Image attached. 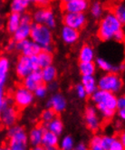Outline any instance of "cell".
<instances>
[{"mask_svg":"<svg viewBox=\"0 0 125 150\" xmlns=\"http://www.w3.org/2000/svg\"><path fill=\"white\" fill-rule=\"evenodd\" d=\"M91 99L96 105V109L106 119H111L118 108L117 96L113 93L97 89L91 95Z\"/></svg>","mask_w":125,"mask_h":150,"instance_id":"cell-1","label":"cell"},{"mask_svg":"<svg viewBox=\"0 0 125 150\" xmlns=\"http://www.w3.org/2000/svg\"><path fill=\"white\" fill-rule=\"evenodd\" d=\"M123 29V25L112 11L103 14L98 24L97 37L103 42L113 40L115 35Z\"/></svg>","mask_w":125,"mask_h":150,"instance_id":"cell-2","label":"cell"},{"mask_svg":"<svg viewBox=\"0 0 125 150\" xmlns=\"http://www.w3.org/2000/svg\"><path fill=\"white\" fill-rule=\"evenodd\" d=\"M30 38L37 43L42 50L52 52L53 50V31L47 26L33 23Z\"/></svg>","mask_w":125,"mask_h":150,"instance_id":"cell-3","label":"cell"},{"mask_svg":"<svg viewBox=\"0 0 125 150\" xmlns=\"http://www.w3.org/2000/svg\"><path fill=\"white\" fill-rule=\"evenodd\" d=\"M40 65L38 62L37 56H23L21 55L16 60L15 67V74L19 79H22L28 76L33 71H37V70H40Z\"/></svg>","mask_w":125,"mask_h":150,"instance_id":"cell-4","label":"cell"},{"mask_svg":"<svg viewBox=\"0 0 125 150\" xmlns=\"http://www.w3.org/2000/svg\"><path fill=\"white\" fill-rule=\"evenodd\" d=\"M98 89L113 94L119 93L123 87V81L118 73H105L97 79Z\"/></svg>","mask_w":125,"mask_h":150,"instance_id":"cell-5","label":"cell"},{"mask_svg":"<svg viewBox=\"0 0 125 150\" xmlns=\"http://www.w3.org/2000/svg\"><path fill=\"white\" fill-rule=\"evenodd\" d=\"M9 138V150H26L28 136L25 129L20 126H12L7 133Z\"/></svg>","mask_w":125,"mask_h":150,"instance_id":"cell-6","label":"cell"},{"mask_svg":"<svg viewBox=\"0 0 125 150\" xmlns=\"http://www.w3.org/2000/svg\"><path fill=\"white\" fill-rule=\"evenodd\" d=\"M33 23L44 25L50 29L55 28L57 20L55 14L49 6L47 7H37L32 14Z\"/></svg>","mask_w":125,"mask_h":150,"instance_id":"cell-7","label":"cell"},{"mask_svg":"<svg viewBox=\"0 0 125 150\" xmlns=\"http://www.w3.org/2000/svg\"><path fill=\"white\" fill-rule=\"evenodd\" d=\"M34 92L27 89L23 85L15 87L13 92V102L18 108L24 109L34 102Z\"/></svg>","mask_w":125,"mask_h":150,"instance_id":"cell-8","label":"cell"},{"mask_svg":"<svg viewBox=\"0 0 125 150\" xmlns=\"http://www.w3.org/2000/svg\"><path fill=\"white\" fill-rule=\"evenodd\" d=\"M33 25V18L32 15L29 13H24L21 15V23L15 33L13 34V40L18 42L21 40H25L30 38L31 29Z\"/></svg>","mask_w":125,"mask_h":150,"instance_id":"cell-9","label":"cell"},{"mask_svg":"<svg viewBox=\"0 0 125 150\" xmlns=\"http://www.w3.org/2000/svg\"><path fill=\"white\" fill-rule=\"evenodd\" d=\"M0 117L2 124L7 127L14 126L17 119V110L14 107L13 102L10 98H6L2 108L0 109Z\"/></svg>","mask_w":125,"mask_h":150,"instance_id":"cell-10","label":"cell"},{"mask_svg":"<svg viewBox=\"0 0 125 150\" xmlns=\"http://www.w3.org/2000/svg\"><path fill=\"white\" fill-rule=\"evenodd\" d=\"M87 22L88 17L85 13H64L62 15V24L78 31L84 29Z\"/></svg>","mask_w":125,"mask_h":150,"instance_id":"cell-11","label":"cell"},{"mask_svg":"<svg viewBox=\"0 0 125 150\" xmlns=\"http://www.w3.org/2000/svg\"><path fill=\"white\" fill-rule=\"evenodd\" d=\"M10 61L6 57H0V109L2 108L6 100L5 86L9 76Z\"/></svg>","mask_w":125,"mask_h":150,"instance_id":"cell-12","label":"cell"},{"mask_svg":"<svg viewBox=\"0 0 125 150\" xmlns=\"http://www.w3.org/2000/svg\"><path fill=\"white\" fill-rule=\"evenodd\" d=\"M15 51L19 52L23 56L32 57V56H37L42 51V48L37 43H34L31 38H27L16 42Z\"/></svg>","mask_w":125,"mask_h":150,"instance_id":"cell-13","label":"cell"},{"mask_svg":"<svg viewBox=\"0 0 125 150\" xmlns=\"http://www.w3.org/2000/svg\"><path fill=\"white\" fill-rule=\"evenodd\" d=\"M94 63L98 69H100L101 71L105 73H120L125 70V63L114 65L111 61L103 57H95Z\"/></svg>","mask_w":125,"mask_h":150,"instance_id":"cell-14","label":"cell"},{"mask_svg":"<svg viewBox=\"0 0 125 150\" xmlns=\"http://www.w3.org/2000/svg\"><path fill=\"white\" fill-rule=\"evenodd\" d=\"M89 0H74L67 3H62V10L64 13H85L89 10Z\"/></svg>","mask_w":125,"mask_h":150,"instance_id":"cell-15","label":"cell"},{"mask_svg":"<svg viewBox=\"0 0 125 150\" xmlns=\"http://www.w3.org/2000/svg\"><path fill=\"white\" fill-rule=\"evenodd\" d=\"M84 121L86 127L91 131H97L100 127V118L96 108L88 105L84 111Z\"/></svg>","mask_w":125,"mask_h":150,"instance_id":"cell-16","label":"cell"},{"mask_svg":"<svg viewBox=\"0 0 125 150\" xmlns=\"http://www.w3.org/2000/svg\"><path fill=\"white\" fill-rule=\"evenodd\" d=\"M46 105L48 108H51L57 113L64 112L67 107V100L65 96L61 93H55L50 96L48 99Z\"/></svg>","mask_w":125,"mask_h":150,"instance_id":"cell-17","label":"cell"},{"mask_svg":"<svg viewBox=\"0 0 125 150\" xmlns=\"http://www.w3.org/2000/svg\"><path fill=\"white\" fill-rule=\"evenodd\" d=\"M60 38L65 45H74L80 39V31L64 25L60 29Z\"/></svg>","mask_w":125,"mask_h":150,"instance_id":"cell-18","label":"cell"},{"mask_svg":"<svg viewBox=\"0 0 125 150\" xmlns=\"http://www.w3.org/2000/svg\"><path fill=\"white\" fill-rule=\"evenodd\" d=\"M43 84L42 80V76L40 70H37V71H33L28 76H26L22 79V85L26 87L27 89L34 92V90L37 88L38 86Z\"/></svg>","mask_w":125,"mask_h":150,"instance_id":"cell-19","label":"cell"},{"mask_svg":"<svg viewBox=\"0 0 125 150\" xmlns=\"http://www.w3.org/2000/svg\"><path fill=\"white\" fill-rule=\"evenodd\" d=\"M79 62H93L95 60V50L90 44H84L78 52Z\"/></svg>","mask_w":125,"mask_h":150,"instance_id":"cell-20","label":"cell"},{"mask_svg":"<svg viewBox=\"0 0 125 150\" xmlns=\"http://www.w3.org/2000/svg\"><path fill=\"white\" fill-rule=\"evenodd\" d=\"M42 80L44 84H50L53 81L56 80L57 77V69L55 66L50 65L48 67H43L40 69Z\"/></svg>","mask_w":125,"mask_h":150,"instance_id":"cell-21","label":"cell"},{"mask_svg":"<svg viewBox=\"0 0 125 150\" xmlns=\"http://www.w3.org/2000/svg\"><path fill=\"white\" fill-rule=\"evenodd\" d=\"M20 23H21V14L11 12L9 15H8L6 23L7 32L13 35L15 33V31L18 28V26L20 25Z\"/></svg>","mask_w":125,"mask_h":150,"instance_id":"cell-22","label":"cell"},{"mask_svg":"<svg viewBox=\"0 0 125 150\" xmlns=\"http://www.w3.org/2000/svg\"><path fill=\"white\" fill-rule=\"evenodd\" d=\"M81 83L85 88L88 96L93 95L98 89L97 79L94 76H83L81 79Z\"/></svg>","mask_w":125,"mask_h":150,"instance_id":"cell-23","label":"cell"},{"mask_svg":"<svg viewBox=\"0 0 125 150\" xmlns=\"http://www.w3.org/2000/svg\"><path fill=\"white\" fill-rule=\"evenodd\" d=\"M44 128L37 127L31 129L30 133L28 135V141L33 146H37L42 145V138H43V134H44Z\"/></svg>","mask_w":125,"mask_h":150,"instance_id":"cell-24","label":"cell"},{"mask_svg":"<svg viewBox=\"0 0 125 150\" xmlns=\"http://www.w3.org/2000/svg\"><path fill=\"white\" fill-rule=\"evenodd\" d=\"M89 12H90V16L95 20H100L101 17L105 13L103 4L100 1H98V0H93L92 3H90Z\"/></svg>","mask_w":125,"mask_h":150,"instance_id":"cell-25","label":"cell"},{"mask_svg":"<svg viewBox=\"0 0 125 150\" xmlns=\"http://www.w3.org/2000/svg\"><path fill=\"white\" fill-rule=\"evenodd\" d=\"M31 2L28 0H11L10 2V10L11 12L24 14L28 9Z\"/></svg>","mask_w":125,"mask_h":150,"instance_id":"cell-26","label":"cell"},{"mask_svg":"<svg viewBox=\"0 0 125 150\" xmlns=\"http://www.w3.org/2000/svg\"><path fill=\"white\" fill-rule=\"evenodd\" d=\"M59 143V136L53 133V132L44 129L43 138H42V146H57Z\"/></svg>","mask_w":125,"mask_h":150,"instance_id":"cell-27","label":"cell"},{"mask_svg":"<svg viewBox=\"0 0 125 150\" xmlns=\"http://www.w3.org/2000/svg\"><path fill=\"white\" fill-rule=\"evenodd\" d=\"M79 73L81 76H94L96 73V65L93 62H79L78 65Z\"/></svg>","mask_w":125,"mask_h":150,"instance_id":"cell-28","label":"cell"},{"mask_svg":"<svg viewBox=\"0 0 125 150\" xmlns=\"http://www.w3.org/2000/svg\"><path fill=\"white\" fill-rule=\"evenodd\" d=\"M46 129L53 132V133L56 134L57 136H60L62 133V131H64V124H62V121L58 117L53 118L52 121L48 122L46 124Z\"/></svg>","mask_w":125,"mask_h":150,"instance_id":"cell-29","label":"cell"},{"mask_svg":"<svg viewBox=\"0 0 125 150\" xmlns=\"http://www.w3.org/2000/svg\"><path fill=\"white\" fill-rule=\"evenodd\" d=\"M37 58L41 68L53 65V56L52 54V52H48V51L42 50L37 55Z\"/></svg>","mask_w":125,"mask_h":150,"instance_id":"cell-30","label":"cell"},{"mask_svg":"<svg viewBox=\"0 0 125 150\" xmlns=\"http://www.w3.org/2000/svg\"><path fill=\"white\" fill-rule=\"evenodd\" d=\"M112 11L116 16V17L120 20L122 25H125V3L120 2L114 5Z\"/></svg>","mask_w":125,"mask_h":150,"instance_id":"cell-31","label":"cell"},{"mask_svg":"<svg viewBox=\"0 0 125 150\" xmlns=\"http://www.w3.org/2000/svg\"><path fill=\"white\" fill-rule=\"evenodd\" d=\"M74 146V141L72 137L66 136L62 137L60 142V148L61 150H73Z\"/></svg>","mask_w":125,"mask_h":150,"instance_id":"cell-32","label":"cell"},{"mask_svg":"<svg viewBox=\"0 0 125 150\" xmlns=\"http://www.w3.org/2000/svg\"><path fill=\"white\" fill-rule=\"evenodd\" d=\"M48 86H46V84H41L40 86H38L34 90V95L35 98H44L46 96L47 93H48Z\"/></svg>","mask_w":125,"mask_h":150,"instance_id":"cell-33","label":"cell"},{"mask_svg":"<svg viewBox=\"0 0 125 150\" xmlns=\"http://www.w3.org/2000/svg\"><path fill=\"white\" fill-rule=\"evenodd\" d=\"M55 117H56V113L53 109L48 108L46 109H44L41 114V119L44 123H46V124H47L48 122L52 121Z\"/></svg>","mask_w":125,"mask_h":150,"instance_id":"cell-34","label":"cell"},{"mask_svg":"<svg viewBox=\"0 0 125 150\" xmlns=\"http://www.w3.org/2000/svg\"><path fill=\"white\" fill-rule=\"evenodd\" d=\"M74 91H75L77 98H80V99H85L88 96V94H87V92L85 90V88L84 87V86L82 85V83H79V84L75 85Z\"/></svg>","mask_w":125,"mask_h":150,"instance_id":"cell-35","label":"cell"},{"mask_svg":"<svg viewBox=\"0 0 125 150\" xmlns=\"http://www.w3.org/2000/svg\"><path fill=\"white\" fill-rule=\"evenodd\" d=\"M114 139L115 138L113 137H111V136H103V137H101V145H102V147L104 150H108L109 147L111 146V145L112 144Z\"/></svg>","mask_w":125,"mask_h":150,"instance_id":"cell-36","label":"cell"},{"mask_svg":"<svg viewBox=\"0 0 125 150\" xmlns=\"http://www.w3.org/2000/svg\"><path fill=\"white\" fill-rule=\"evenodd\" d=\"M103 149L101 145V137L95 136L90 142V150H101Z\"/></svg>","mask_w":125,"mask_h":150,"instance_id":"cell-37","label":"cell"},{"mask_svg":"<svg viewBox=\"0 0 125 150\" xmlns=\"http://www.w3.org/2000/svg\"><path fill=\"white\" fill-rule=\"evenodd\" d=\"M108 150H125V146L122 145V143L120 141V139L115 138Z\"/></svg>","mask_w":125,"mask_h":150,"instance_id":"cell-38","label":"cell"},{"mask_svg":"<svg viewBox=\"0 0 125 150\" xmlns=\"http://www.w3.org/2000/svg\"><path fill=\"white\" fill-rule=\"evenodd\" d=\"M53 0H32V3H34L37 7H47Z\"/></svg>","mask_w":125,"mask_h":150,"instance_id":"cell-39","label":"cell"},{"mask_svg":"<svg viewBox=\"0 0 125 150\" xmlns=\"http://www.w3.org/2000/svg\"><path fill=\"white\" fill-rule=\"evenodd\" d=\"M113 41L117 42V43H123L125 42V32L123 29L119 31L117 34L115 35V37L113 38Z\"/></svg>","mask_w":125,"mask_h":150,"instance_id":"cell-40","label":"cell"},{"mask_svg":"<svg viewBox=\"0 0 125 150\" xmlns=\"http://www.w3.org/2000/svg\"><path fill=\"white\" fill-rule=\"evenodd\" d=\"M117 107L118 108H125V94L117 98Z\"/></svg>","mask_w":125,"mask_h":150,"instance_id":"cell-41","label":"cell"},{"mask_svg":"<svg viewBox=\"0 0 125 150\" xmlns=\"http://www.w3.org/2000/svg\"><path fill=\"white\" fill-rule=\"evenodd\" d=\"M15 44H16V42L15 40H13V39L11 41L8 42L7 46H6L7 51H14V50H15Z\"/></svg>","mask_w":125,"mask_h":150,"instance_id":"cell-42","label":"cell"},{"mask_svg":"<svg viewBox=\"0 0 125 150\" xmlns=\"http://www.w3.org/2000/svg\"><path fill=\"white\" fill-rule=\"evenodd\" d=\"M73 150H89V148H88V146L85 144L79 143V144H77L76 146H74Z\"/></svg>","mask_w":125,"mask_h":150,"instance_id":"cell-43","label":"cell"},{"mask_svg":"<svg viewBox=\"0 0 125 150\" xmlns=\"http://www.w3.org/2000/svg\"><path fill=\"white\" fill-rule=\"evenodd\" d=\"M118 117L122 121H125V108H118Z\"/></svg>","mask_w":125,"mask_h":150,"instance_id":"cell-44","label":"cell"},{"mask_svg":"<svg viewBox=\"0 0 125 150\" xmlns=\"http://www.w3.org/2000/svg\"><path fill=\"white\" fill-rule=\"evenodd\" d=\"M49 86H48V89L50 90H56L57 89V87H58V84L56 83V81H53L50 84H48Z\"/></svg>","mask_w":125,"mask_h":150,"instance_id":"cell-45","label":"cell"},{"mask_svg":"<svg viewBox=\"0 0 125 150\" xmlns=\"http://www.w3.org/2000/svg\"><path fill=\"white\" fill-rule=\"evenodd\" d=\"M120 141L122 143V145L125 146V130L122 131L121 135H120Z\"/></svg>","mask_w":125,"mask_h":150,"instance_id":"cell-46","label":"cell"},{"mask_svg":"<svg viewBox=\"0 0 125 150\" xmlns=\"http://www.w3.org/2000/svg\"><path fill=\"white\" fill-rule=\"evenodd\" d=\"M44 150H58L56 146H44Z\"/></svg>","mask_w":125,"mask_h":150,"instance_id":"cell-47","label":"cell"},{"mask_svg":"<svg viewBox=\"0 0 125 150\" xmlns=\"http://www.w3.org/2000/svg\"><path fill=\"white\" fill-rule=\"evenodd\" d=\"M32 150H44V147L42 146L41 145L40 146H34L32 148Z\"/></svg>","mask_w":125,"mask_h":150,"instance_id":"cell-48","label":"cell"},{"mask_svg":"<svg viewBox=\"0 0 125 150\" xmlns=\"http://www.w3.org/2000/svg\"><path fill=\"white\" fill-rule=\"evenodd\" d=\"M62 3H67V2H71V1H74V0H61Z\"/></svg>","mask_w":125,"mask_h":150,"instance_id":"cell-49","label":"cell"},{"mask_svg":"<svg viewBox=\"0 0 125 150\" xmlns=\"http://www.w3.org/2000/svg\"><path fill=\"white\" fill-rule=\"evenodd\" d=\"M0 150H9V148L6 146H0Z\"/></svg>","mask_w":125,"mask_h":150,"instance_id":"cell-50","label":"cell"},{"mask_svg":"<svg viewBox=\"0 0 125 150\" xmlns=\"http://www.w3.org/2000/svg\"><path fill=\"white\" fill-rule=\"evenodd\" d=\"M123 26H124V29H123V30H124V32H125V25H123Z\"/></svg>","mask_w":125,"mask_h":150,"instance_id":"cell-51","label":"cell"},{"mask_svg":"<svg viewBox=\"0 0 125 150\" xmlns=\"http://www.w3.org/2000/svg\"><path fill=\"white\" fill-rule=\"evenodd\" d=\"M28 1H30V2H31V3H32V0H28Z\"/></svg>","mask_w":125,"mask_h":150,"instance_id":"cell-52","label":"cell"},{"mask_svg":"<svg viewBox=\"0 0 125 150\" xmlns=\"http://www.w3.org/2000/svg\"><path fill=\"white\" fill-rule=\"evenodd\" d=\"M119 1H122V0H119Z\"/></svg>","mask_w":125,"mask_h":150,"instance_id":"cell-53","label":"cell"},{"mask_svg":"<svg viewBox=\"0 0 125 150\" xmlns=\"http://www.w3.org/2000/svg\"><path fill=\"white\" fill-rule=\"evenodd\" d=\"M101 150H104V149H101Z\"/></svg>","mask_w":125,"mask_h":150,"instance_id":"cell-54","label":"cell"},{"mask_svg":"<svg viewBox=\"0 0 125 150\" xmlns=\"http://www.w3.org/2000/svg\"><path fill=\"white\" fill-rule=\"evenodd\" d=\"M0 120H1V117H0Z\"/></svg>","mask_w":125,"mask_h":150,"instance_id":"cell-55","label":"cell"},{"mask_svg":"<svg viewBox=\"0 0 125 150\" xmlns=\"http://www.w3.org/2000/svg\"><path fill=\"white\" fill-rule=\"evenodd\" d=\"M0 128H1V127H0Z\"/></svg>","mask_w":125,"mask_h":150,"instance_id":"cell-56","label":"cell"}]
</instances>
